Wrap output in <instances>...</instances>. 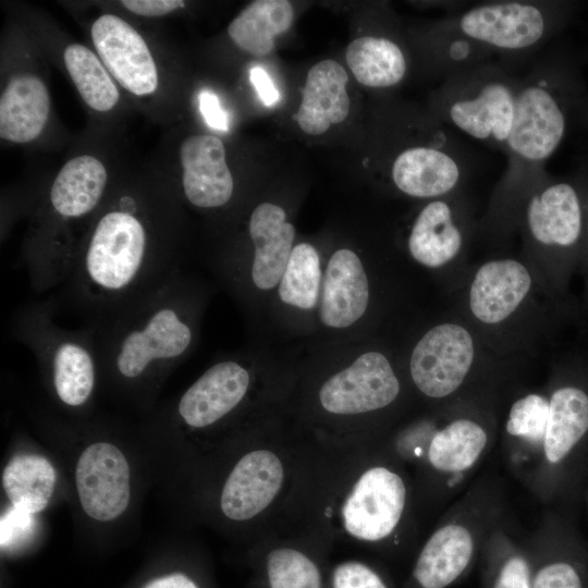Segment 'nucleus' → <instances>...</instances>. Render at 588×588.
<instances>
[{"instance_id":"nucleus-8","label":"nucleus","mask_w":588,"mask_h":588,"mask_svg":"<svg viewBox=\"0 0 588 588\" xmlns=\"http://www.w3.org/2000/svg\"><path fill=\"white\" fill-rule=\"evenodd\" d=\"M407 502L404 478L393 468L375 465L364 470L340 510L341 524L353 538L381 542L399 527Z\"/></svg>"},{"instance_id":"nucleus-18","label":"nucleus","mask_w":588,"mask_h":588,"mask_svg":"<svg viewBox=\"0 0 588 588\" xmlns=\"http://www.w3.org/2000/svg\"><path fill=\"white\" fill-rule=\"evenodd\" d=\"M530 552L532 588H588V547L566 516L553 517Z\"/></svg>"},{"instance_id":"nucleus-19","label":"nucleus","mask_w":588,"mask_h":588,"mask_svg":"<svg viewBox=\"0 0 588 588\" xmlns=\"http://www.w3.org/2000/svg\"><path fill=\"white\" fill-rule=\"evenodd\" d=\"M369 283L360 258L348 248L335 250L326 269L319 316L330 328H347L365 314Z\"/></svg>"},{"instance_id":"nucleus-10","label":"nucleus","mask_w":588,"mask_h":588,"mask_svg":"<svg viewBox=\"0 0 588 588\" xmlns=\"http://www.w3.org/2000/svg\"><path fill=\"white\" fill-rule=\"evenodd\" d=\"M474 355L473 338L464 327L438 324L424 334L412 352L413 382L428 397H446L463 384Z\"/></svg>"},{"instance_id":"nucleus-31","label":"nucleus","mask_w":588,"mask_h":588,"mask_svg":"<svg viewBox=\"0 0 588 588\" xmlns=\"http://www.w3.org/2000/svg\"><path fill=\"white\" fill-rule=\"evenodd\" d=\"M486 548L482 588H532L530 548L511 540H491Z\"/></svg>"},{"instance_id":"nucleus-27","label":"nucleus","mask_w":588,"mask_h":588,"mask_svg":"<svg viewBox=\"0 0 588 588\" xmlns=\"http://www.w3.org/2000/svg\"><path fill=\"white\" fill-rule=\"evenodd\" d=\"M345 60L358 83L371 88H389L403 81L407 59L403 49L387 37L364 36L346 49Z\"/></svg>"},{"instance_id":"nucleus-29","label":"nucleus","mask_w":588,"mask_h":588,"mask_svg":"<svg viewBox=\"0 0 588 588\" xmlns=\"http://www.w3.org/2000/svg\"><path fill=\"white\" fill-rule=\"evenodd\" d=\"M65 68L82 99L96 111H109L119 101L120 94L96 54L81 44H71L64 50Z\"/></svg>"},{"instance_id":"nucleus-2","label":"nucleus","mask_w":588,"mask_h":588,"mask_svg":"<svg viewBox=\"0 0 588 588\" xmlns=\"http://www.w3.org/2000/svg\"><path fill=\"white\" fill-rule=\"evenodd\" d=\"M195 298L182 272L120 314L94 324L100 372L123 384L155 383L192 348Z\"/></svg>"},{"instance_id":"nucleus-41","label":"nucleus","mask_w":588,"mask_h":588,"mask_svg":"<svg viewBox=\"0 0 588 588\" xmlns=\"http://www.w3.org/2000/svg\"><path fill=\"white\" fill-rule=\"evenodd\" d=\"M581 502L586 505L588 511V475L584 483L583 492H581Z\"/></svg>"},{"instance_id":"nucleus-7","label":"nucleus","mask_w":588,"mask_h":588,"mask_svg":"<svg viewBox=\"0 0 588 588\" xmlns=\"http://www.w3.org/2000/svg\"><path fill=\"white\" fill-rule=\"evenodd\" d=\"M573 9V3L564 1H492L451 15L448 22L494 56L517 60L556 36Z\"/></svg>"},{"instance_id":"nucleus-36","label":"nucleus","mask_w":588,"mask_h":588,"mask_svg":"<svg viewBox=\"0 0 588 588\" xmlns=\"http://www.w3.org/2000/svg\"><path fill=\"white\" fill-rule=\"evenodd\" d=\"M199 108L207 124L219 131L228 130V118L221 109L218 97L207 90L199 95Z\"/></svg>"},{"instance_id":"nucleus-25","label":"nucleus","mask_w":588,"mask_h":588,"mask_svg":"<svg viewBox=\"0 0 588 588\" xmlns=\"http://www.w3.org/2000/svg\"><path fill=\"white\" fill-rule=\"evenodd\" d=\"M489 436L482 425L460 417L437 430L429 440L426 457L429 466L443 476H461L485 454Z\"/></svg>"},{"instance_id":"nucleus-3","label":"nucleus","mask_w":588,"mask_h":588,"mask_svg":"<svg viewBox=\"0 0 588 588\" xmlns=\"http://www.w3.org/2000/svg\"><path fill=\"white\" fill-rule=\"evenodd\" d=\"M576 64L561 51L538 60L519 79L515 114L504 152L507 176L534 177L543 174V163L561 145L571 112L583 99Z\"/></svg>"},{"instance_id":"nucleus-35","label":"nucleus","mask_w":588,"mask_h":588,"mask_svg":"<svg viewBox=\"0 0 588 588\" xmlns=\"http://www.w3.org/2000/svg\"><path fill=\"white\" fill-rule=\"evenodd\" d=\"M121 4L134 14L147 17L166 15L184 7L181 0H123Z\"/></svg>"},{"instance_id":"nucleus-22","label":"nucleus","mask_w":588,"mask_h":588,"mask_svg":"<svg viewBox=\"0 0 588 588\" xmlns=\"http://www.w3.org/2000/svg\"><path fill=\"white\" fill-rule=\"evenodd\" d=\"M347 82V73L334 60H322L310 68L301 105L293 115L302 131L320 135L347 118L351 106Z\"/></svg>"},{"instance_id":"nucleus-14","label":"nucleus","mask_w":588,"mask_h":588,"mask_svg":"<svg viewBox=\"0 0 588 588\" xmlns=\"http://www.w3.org/2000/svg\"><path fill=\"white\" fill-rule=\"evenodd\" d=\"M477 531L468 520L455 517L428 538L413 565L404 588H449L471 568L478 554Z\"/></svg>"},{"instance_id":"nucleus-40","label":"nucleus","mask_w":588,"mask_h":588,"mask_svg":"<svg viewBox=\"0 0 588 588\" xmlns=\"http://www.w3.org/2000/svg\"><path fill=\"white\" fill-rule=\"evenodd\" d=\"M577 109L580 111V117L585 118L586 122L588 123V96L583 97Z\"/></svg>"},{"instance_id":"nucleus-4","label":"nucleus","mask_w":588,"mask_h":588,"mask_svg":"<svg viewBox=\"0 0 588 588\" xmlns=\"http://www.w3.org/2000/svg\"><path fill=\"white\" fill-rule=\"evenodd\" d=\"M58 307L53 298L28 303L15 314L11 330L37 358L57 399L68 407H82L100 373L94 331L86 324L78 330L59 326Z\"/></svg>"},{"instance_id":"nucleus-21","label":"nucleus","mask_w":588,"mask_h":588,"mask_svg":"<svg viewBox=\"0 0 588 588\" xmlns=\"http://www.w3.org/2000/svg\"><path fill=\"white\" fill-rule=\"evenodd\" d=\"M530 287V273L519 261L510 258L487 261L471 282L470 310L483 323H499L515 311Z\"/></svg>"},{"instance_id":"nucleus-37","label":"nucleus","mask_w":588,"mask_h":588,"mask_svg":"<svg viewBox=\"0 0 588 588\" xmlns=\"http://www.w3.org/2000/svg\"><path fill=\"white\" fill-rule=\"evenodd\" d=\"M249 78L265 106L273 107L279 101V91L265 69L253 66L249 71Z\"/></svg>"},{"instance_id":"nucleus-39","label":"nucleus","mask_w":588,"mask_h":588,"mask_svg":"<svg viewBox=\"0 0 588 588\" xmlns=\"http://www.w3.org/2000/svg\"><path fill=\"white\" fill-rule=\"evenodd\" d=\"M578 182L581 188V195H583V201H584V208H585V237H584L583 250L586 253V262L588 266V176L579 180Z\"/></svg>"},{"instance_id":"nucleus-17","label":"nucleus","mask_w":588,"mask_h":588,"mask_svg":"<svg viewBox=\"0 0 588 588\" xmlns=\"http://www.w3.org/2000/svg\"><path fill=\"white\" fill-rule=\"evenodd\" d=\"M185 198L195 207L211 209L232 198L234 181L222 140L213 135H192L180 146Z\"/></svg>"},{"instance_id":"nucleus-30","label":"nucleus","mask_w":588,"mask_h":588,"mask_svg":"<svg viewBox=\"0 0 588 588\" xmlns=\"http://www.w3.org/2000/svg\"><path fill=\"white\" fill-rule=\"evenodd\" d=\"M320 281L317 249L309 243H299L293 247L279 282V297L286 305L310 310L317 305Z\"/></svg>"},{"instance_id":"nucleus-23","label":"nucleus","mask_w":588,"mask_h":588,"mask_svg":"<svg viewBox=\"0 0 588 588\" xmlns=\"http://www.w3.org/2000/svg\"><path fill=\"white\" fill-rule=\"evenodd\" d=\"M49 110L48 89L38 76L12 77L0 97V137L17 144L34 140L42 132Z\"/></svg>"},{"instance_id":"nucleus-15","label":"nucleus","mask_w":588,"mask_h":588,"mask_svg":"<svg viewBox=\"0 0 588 588\" xmlns=\"http://www.w3.org/2000/svg\"><path fill=\"white\" fill-rule=\"evenodd\" d=\"M250 380L249 370L240 362L216 363L183 393L176 406L177 417L193 429L218 424L241 405Z\"/></svg>"},{"instance_id":"nucleus-11","label":"nucleus","mask_w":588,"mask_h":588,"mask_svg":"<svg viewBox=\"0 0 588 588\" xmlns=\"http://www.w3.org/2000/svg\"><path fill=\"white\" fill-rule=\"evenodd\" d=\"M400 382L388 358L367 352L327 379L319 402L334 415H358L387 407L396 400Z\"/></svg>"},{"instance_id":"nucleus-32","label":"nucleus","mask_w":588,"mask_h":588,"mask_svg":"<svg viewBox=\"0 0 588 588\" xmlns=\"http://www.w3.org/2000/svg\"><path fill=\"white\" fill-rule=\"evenodd\" d=\"M549 411V399L530 393L516 400L509 412L505 424L507 436L522 445V454L532 456L544 433Z\"/></svg>"},{"instance_id":"nucleus-5","label":"nucleus","mask_w":588,"mask_h":588,"mask_svg":"<svg viewBox=\"0 0 588 588\" xmlns=\"http://www.w3.org/2000/svg\"><path fill=\"white\" fill-rule=\"evenodd\" d=\"M549 395L544 433L530 461L540 469V491L562 506L581 502L588 475V377L564 376Z\"/></svg>"},{"instance_id":"nucleus-34","label":"nucleus","mask_w":588,"mask_h":588,"mask_svg":"<svg viewBox=\"0 0 588 588\" xmlns=\"http://www.w3.org/2000/svg\"><path fill=\"white\" fill-rule=\"evenodd\" d=\"M33 514L15 507L9 509L1 517V547H11L24 539L33 528Z\"/></svg>"},{"instance_id":"nucleus-20","label":"nucleus","mask_w":588,"mask_h":588,"mask_svg":"<svg viewBox=\"0 0 588 588\" xmlns=\"http://www.w3.org/2000/svg\"><path fill=\"white\" fill-rule=\"evenodd\" d=\"M248 233L254 244L250 280L261 291L271 290L279 284L292 254L295 229L282 207L261 203L250 213Z\"/></svg>"},{"instance_id":"nucleus-6","label":"nucleus","mask_w":588,"mask_h":588,"mask_svg":"<svg viewBox=\"0 0 588 588\" xmlns=\"http://www.w3.org/2000/svg\"><path fill=\"white\" fill-rule=\"evenodd\" d=\"M519 78L495 62L448 77L439 90V118L473 139L504 152Z\"/></svg>"},{"instance_id":"nucleus-16","label":"nucleus","mask_w":588,"mask_h":588,"mask_svg":"<svg viewBox=\"0 0 588 588\" xmlns=\"http://www.w3.org/2000/svg\"><path fill=\"white\" fill-rule=\"evenodd\" d=\"M284 481L281 458L270 450L243 455L224 482L220 506L232 520L244 522L264 512L277 498Z\"/></svg>"},{"instance_id":"nucleus-12","label":"nucleus","mask_w":588,"mask_h":588,"mask_svg":"<svg viewBox=\"0 0 588 588\" xmlns=\"http://www.w3.org/2000/svg\"><path fill=\"white\" fill-rule=\"evenodd\" d=\"M75 481L82 507L91 518L108 522L126 510L131 497L130 467L114 444L88 445L78 458Z\"/></svg>"},{"instance_id":"nucleus-38","label":"nucleus","mask_w":588,"mask_h":588,"mask_svg":"<svg viewBox=\"0 0 588 588\" xmlns=\"http://www.w3.org/2000/svg\"><path fill=\"white\" fill-rule=\"evenodd\" d=\"M144 588H199V586L188 576L175 573L157 578L147 584Z\"/></svg>"},{"instance_id":"nucleus-28","label":"nucleus","mask_w":588,"mask_h":588,"mask_svg":"<svg viewBox=\"0 0 588 588\" xmlns=\"http://www.w3.org/2000/svg\"><path fill=\"white\" fill-rule=\"evenodd\" d=\"M56 479L52 464L37 454L14 456L2 475L3 488L12 506L29 514L39 513L47 506Z\"/></svg>"},{"instance_id":"nucleus-1","label":"nucleus","mask_w":588,"mask_h":588,"mask_svg":"<svg viewBox=\"0 0 588 588\" xmlns=\"http://www.w3.org/2000/svg\"><path fill=\"white\" fill-rule=\"evenodd\" d=\"M142 215L134 196H121L83 238L61 303L85 324L120 314L181 272L171 242Z\"/></svg>"},{"instance_id":"nucleus-24","label":"nucleus","mask_w":588,"mask_h":588,"mask_svg":"<svg viewBox=\"0 0 588 588\" xmlns=\"http://www.w3.org/2000/svg\"><path fill=\"white\" fill-rule=\"evenodd\" d=\"M407 246L412 257L422 266L437 268L457 256L463 246V231L453 204L433 198L416 216Z\"/></svg>"},{"instance_id":"nucleus-13","label":"nucleus","mask_w":588,"mask_h":588,"mask_svg":"<svg viewBox=\"0 0 588 588\" xmlns=\"http://www.w3.org/2000/svg\"><path fill=\"white\" fill-rule=\"evenodd\" d=\"M90 35L102 63L123 88L136 96L157 89L159 79L152 54L132 25L107 13L93 23Z\"/></svg>"},{"instance_id":"nucleus-33","label":"nucleus","mask_w":588,"mask_h":588,"mask_svg":"<svg viewBox=\"0 0 588 588\" xmlns=\"http://www.w3.org/2000/svg\"><path fill=\"white\" fill-rule=\"evenodd\" d=\"M326 588H392L387 576L360 561H345L328 574Z\"/></svg>"},{"instance_id":"nucleus-9","label":"nucleus","mask_w":588,"mask_h":588,"mask_svg":"<svg viewBox=\"0 0 588 588\" xmlns=\"http://www.w3.org/2000/svg\"><path fill=\"white\" fill-rule=\"evenodd\" d=\"M527 200L525 223L530 238L571 262L585 237V208L579 182L540 180Z\"/></svg>"},{"instance_id":"nucleus-26","label":"nucleus","mask_w":588,"mask_h":588,"mask_svg":"<svg viewBox=\"0 0 588 588\" xmlns=\"http://www.w3.org/2000/svg\"><path fill=\"white\" fill-rule=\"evenodd\" d=\"M293 7L286 0H257L229 24L231 40L242 50L264 57L274 48V37L292 25Z\"/></svg>"}]
</instances>
